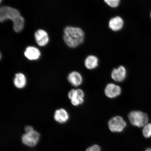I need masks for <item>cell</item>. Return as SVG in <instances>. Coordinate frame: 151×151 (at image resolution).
I'll use <instances>...</instances> for the list:
<instances>
[{
  "instance_id": "cell-12",
  "label": "cell",
  "mask_w": 151,
  "mask_h": 151,
  "mask_svg": "<svg viewBox=\"0 0 151 151\" xmlns=\"http://www.w3.org/2000/svg\"><path fill=\"white\" fill-rule=\"evenodd\" d=\"M13 82L15 87L19 89H22L27 84V78L24 73H18L15 74Z\"/></svg>"
},
{
  "instance_id": "cell-6",
  "label": "cell",
  "mask_w": 151,
  "mask_h": 151,
  "mask_svg": "<svg viewBox=\"0 0 151 151\" xmlns=\"http://www.w3.org/2000/svg\"><path fill=\"white\" fill-rule=\"evenodd\" d=\"M122 90L118 85L109 83L106 87L105 93L107 97L113 99L119 96L121 93Z\"/></svg>"
},
{
  "instance_id": "cell-3",
  "label": "cell",
  "mask_w": 151,
  "mask_h": 151,
  "mask_svg": "<svg viewBox=\"0 0 151 151\" xmlns=\"http://www.w3.org/2000/svg\"><path fill=\"white\" fill-rule=\"evenodd\" d=\"M128 117L132 125L138 127H144L148 122L147 115L141 111H131L128 114Z\"/></svg>"
},
{
  "instance_id": "cell-18",
  "label": "cell",
  "mask_w": 151,
  "mask_h": 151,
  "mask_svg": "<svg viewBox=\"0 0 151 151\" xmlns=\"http://www.w3.org/2000/svg\"><path fill=\"white\" fill-rule=\"evenodd\" d=\"M86 151H101V148L99 145H95L88 147Z\"/></svg>"
},
{
  "instance_id": "cell-10",
  "label": "cell",
  "mask_w": 151,
  "mask_h": 151,
  "mask_svg": "<svg viewBox=\"0 0 151 151\" xmlns=\"http://www.w3.org/2000/svg\"><path fill=\"white\" fill-rule=\"evenodd\" d=\"M35 37L37 44L40 46H44L48 43L49 39L48 34L43 29L38 30L35 33Z\"/></svg>"
},
{
  "instance_id": "cell-19",
  "label": "cell",
  "mask_w": 151,
  "mask_h": 151,
  "mask_svg": "<svg viewBox=\"0 0 151 151\" xmlns=\"http://www.w3.org/2000/svg\"><path fill=\"white\" fill-rule=\"evenodd\" d=\"M145 151H151V148H148V149H147Z\"/></svg>"
},
{
  "instance_id": "cell-2",
  "label": "cell",
  "mask_w": 151,
  "mask_h": 151,
  "mask_svg": "<svg viewBox=\"0 0 151 151\" xmlns=\"http://www.w3.org/2000/svg\"><path fill=\"white\" fill-rule=\"evenodd\" d=\"M64 33V41L70 48H76L84 42L85 33L80 27L68 26L65 28Z\"/></svg>"
},
{
  "instance_id": "cell-5",
  "label": "cell",
  "mask_w": 151,
  "mask_h": 151,
  "mask_svg": "<svg viewBox=\"0 0 151 151\" xmlns=\"http://www.w3.org/2000/svg\"><path fill=\"white\" fill-rule=\"evenodd\" d=\"M109 129L113 132L123 131L126 126V122L122 117L116 116L111 118L108 122Z\"/></svg>"
},
{
  "instance_id": "cell-16",
  "label": "cell",
  "mask_w": 151,
  "mask_h": 151,
  "mask_svg": "<svg viewBox=\"0 0 151 151\" xmlns=\"http://www.w3.org/2000/svg\"><path fill=\"white\" fill-rule=\"evenodd\" d=\"M142 133L145 137L149 138L151 137V123L147 124L143 127Z\"/></svg>"
},
{
  "instance_id": "cell-17",
  "label": "cell",
  "mask_w": 151,
  "mask_h": 151,
  "mask_svg": "<svg viewBox=\"0 0 151 151\" xmlns=\"http://www.w3.org/2000/svg\"><path fill=\"white\" fill-rule=\"evenodd\" d=\"M104 2L111 8L118 7L120 3L121 0H104Z\"/></svg>"
},
{
  "instance_id": "cell-9",
  "label": "cell",
  "mask_w": 151,
  "mask_h": 151,
  "mask_svg": "<svg viewBox=\"0 0 151 151\" xmlns=\"http://www.w3.org/2000/svg\"><path fill=\"white\" fill-rule=\"evenodd\" d=\"M126 70L125 67L120 66L118 68L113 70L111 73V77L115 81L122 82L125 79L126 76Z\"/></svg>"
},
{
  "instance_id": "cell-4",
  "label": "cell",
  "mask_w": 151,
  "mask_h": 151,
  "mask_svg": "<svg viewBox=\"0 0 151 151\" xmlns=\"http://www.w3.org/2000/svg\"><path fill=\"white\" fill-rule=\"evenodd\" d=\"M40 134L35 130L25 132L22 137V141L24 145L28 147H35L38 142Z\"/></svg>"
},
{
  "instance_id": "cell-7",
  "label": "cell",
  "mask_w": 151,
  "mask_h": 151,
  "mask_svg": "<svg viewBox=\"0 0 151 151\" xmlns=\"http://www.w3.org/2000/svg\"><path fill=\"white\" fill-rule=\"evenodd\" d=\"M69 118V113L65 109L60 108L56 109L54 113V120L58 123L65 124L68 121Z\"/></svg>"
},
{
  "instance_id": "cell-8",
  "label": "cell",
  "mask_w": 151,
  "mask_h": 151,
  "mask_svg": "<svg viewBox=\"0 0 151 151\" xmlns=\"http://www.w3.org/2000/svg\"><path fill=\"white\" fill-rule=\"evenodd\" d=\"M124 25V21L120 16H117L111 18L109 20L108 26L109 29L114 32L121 30Z\"/></svg>"
},
{
  "instance_id": "cell-21",
  "label": "cell",
  "mask_w": 151,
  "mask_h": 151,
  "mask_svg": "<svg viewBox=\"0 0 151 151\" xmlns=\"http://www.w3.org/2000/svg\"><path fill=\"white\" fill-rule=\"evenodd\" d=\"M2 1V0H0V1H1V2Z\"/></svg>"
},
{
  "instance_id": "cell-1",
  "label": "cell",
  "mask_w": 151,
  "mask_h": 151,
  "mask_svg": "<svg viewBox=\"0 0 151 151\" xmlns=\"http://www.w3.org/2000/svg\"><path fill=\"white\" fill-rule=\"evenodd\" d=\"M7 20H12L13 28L16 32H20L23 29L24 19L17 9L8 6H3L0 9V21L3 22Z\"/></svg>"
},
{
  "instance_id": "cell-13",
  "label": "cell",
  "mask_w": 151,
  "mask_h": 151,
  "mask_svg": "<svg viewBox=\"0 0 151 151\" xmlns=\"http://www.w3.org/2000/svg\"><path fill=\"white\" fill-rule=\"evenodd\" d=\"M67 80L70 83L75 87L80 86L83 82L82 75L76 71L71 72L69 73L68 76Z\"/></svg>"
},
{
  "instance_id": "cell-14",
  "label": "cell",
  "mask_w": 151,
  "mask_h": 151,
  "mask_svg": "<svg viewBox=\"0 0 151 151\" xmlns=\"http://www.w3.org/2000/svg\"><path fill=\"white\" fill-rule=\"evenodd\" d=\"M99 60L97 57L90 55L87 57L84 62L86 68L92 70L96 68L99 65Z\"/></svg>"
},
{
  "instance_id": "cell-15",
  "label": "cell",
  "mask_w": 151,
  "mask_h": 151,
  "mask_svg": "<svg viewBox=\"0 0 151 151\" xmlns=\"http://www.w3.org/2000/svg\"><path fill=\"white\" fill-rule=\"evenodd\" d=\"M74 97L70 100L71 103L74 106H78L82 104L84 102V93L83 91L81 89H76Z\"/></svg>"
},
{
  "instance_id": "cell-11",
  "label": "cell",
  "mask_w": 151,
  "mask_h": 151,
  "mask_svg": "<svg viewBox=\"0 0 151 151\" xmlns=\"http://www.w3.org/2000/svg\"><path fill=\"white\" fill-rule=\"evenodd\" d=\"M25 57L30 61H35L39 59L41 56V52L39 49L35 47H27L24 52Z\"/></svg>"
},
{
  "instance_id": "cell-20",
  "label": "cell",
  "mask_w": 151,
  "mask_h": 151,
  "mask_svg": "<svg viewBox=\"0 0 151 151\" xmlns=\"http://www.w3.org/2000/svg\"><path fill=\"white\" fill-rule=\"evenodd\" d=\"M150 17L151 19V11L150 12Z\"/></svg>"
}]
</instances>
